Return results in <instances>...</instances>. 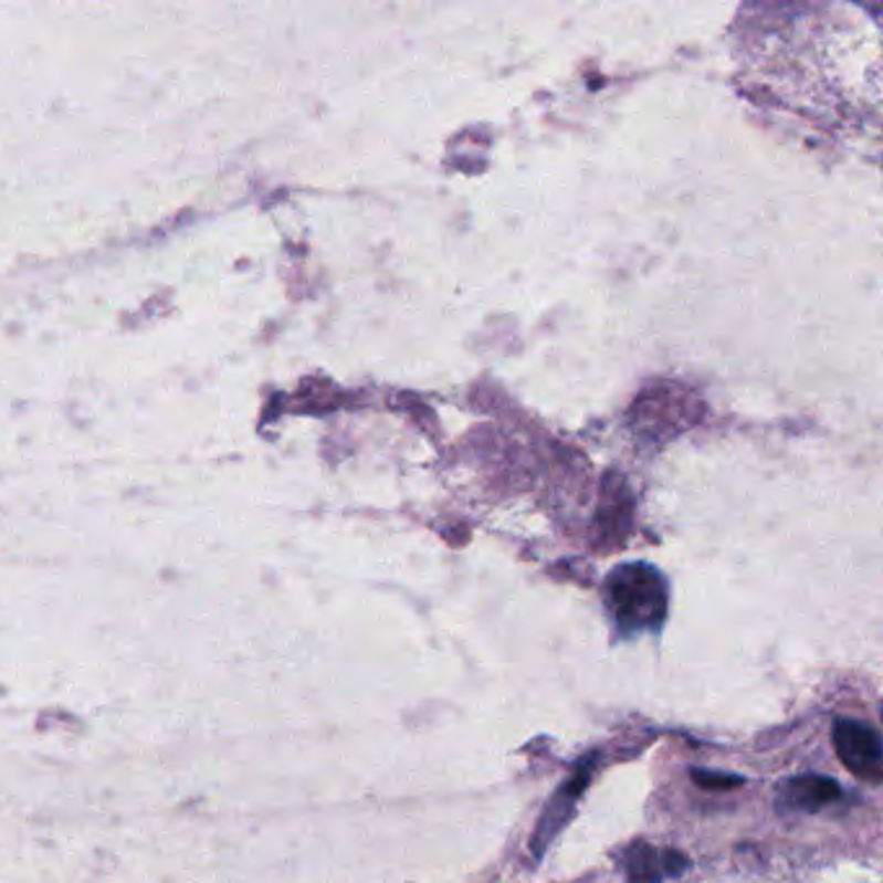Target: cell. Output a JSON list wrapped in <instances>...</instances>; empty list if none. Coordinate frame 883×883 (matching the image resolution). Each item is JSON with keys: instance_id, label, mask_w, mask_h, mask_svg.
I'll return each instance as SVG.
<instances>
[{"instance_id": "cell-1", "label": "cell", "mask_w": 883, "mask_h": 883, "mask_svg": "<svg viewBox=\"0 0 883 883\" xmlns=\"http://www.w3.org/2000/svg\"><path fill=\"white\" fill-rule=\"evenodd\" d=\"M603 601L620 632L638 635V632L659 630L666 620L669 586L653 565L628 563L611 570L603 584Z\"/></svg>"}, {"instance_id": "cell-2", "label": "cell", "mask_w": 883, "mask_h": 883, "mask_svg": "<svg viewBox=\"0 0 883 883\" xmlns=\"http://www.w3.org/2000/svg\"><path fill=\"white\" fill-rule=\"evenodd\" d=\"M837 757L855 777H863L868 782H881L883 777V746L873 728L863 726L858 721L840 718L832 730Z\"/></svg>"}, {"instance_id": "cell-3", "label": "cell", "mask_w": 883, "mask_h": 883, "mask_svg": "<svg viewBox=\"0 0 883 883\" xmlns=\"http://www.w3.org/2000/svg\"><path fill=\"white\" fill-rule=\"evenodd\" d=\"M593 765H596V754H588V759L580 761L576 772L570 775V780L565 782L560 790H557V796L549 801L547 811L542 813L537 832H534V837H532V850L537 858L545 855L549 842H553L555 837L563 832V827L568 824V819L572 817V809H576V801L580 798V792L586 790L588 780L593 777Z\"/></svg>"}, {"instance_id": "cell-4", "label": "cell", "mask_w": 883, "mask_h": 883, "mask_svg": "<svg viewBox=\"0 0 883 883\" xmlns=\"http://www.w3.org/2000/svg\"><path fill=\"white\" fill-rule=\"evenodd\" d=\"M842 796V788L832 777L821 775H801L792 777L780 788V806L785 811H803L813 813L824 806L834 803Z\"/></svg>"}, {"instance_id": "cell-5", "label": "cell", "mask_w": 883, "mask_h": 883, "mask_svg": "<svg viewBox=\"0 0 883 883\" xmlns=\"http://www.w3.org/2000/svg\"><path fill=\"white\" fill-rule=\"evenodd\" d=\"M663 875L661 852L651 844H635L628 855V881L630 883H661Z\"/></svg>"}, {"instance_id": "cell-6", "label": "cell", "mask_w": 883, "mask_h": 883, "mask_svg": "<svg viewBox=\"0 0 883 883\" xmlns=\"http://www.w3.org/2000/svg\"><path fill=\"white\" fill-rule=\"evenodd\" d=\"M692 780L694 785H700V788L705 790H728V788H738V785L744 782V777L711 772V769H694Z\"/></svg>"}, {"instance_id": "cell-7", "label": "cell", "mask_w": 883, "mask_h": 883, "mask_svg": "<svg viewBox=\"0 0 883 883\" xmlns=\"http://www.w3.org/2000/svg\"><path fill=\"white\" fill-rule=\"evenodd\" d=\"M661 865H663V875H666V879H679V875H684L686 868H690V860H686V855H682V852H676V850H663Z\"/></svg>"}]
</instances>
